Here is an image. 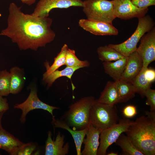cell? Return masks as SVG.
I'll use <instances>...</instances> for the list:
<instances>
[{"label":"cell","instance_id":"obj_27","mask_svg":"<svg viewBox=\"0 0 155 155\" xmlns=\"http://www.w3.org/2000/svg\"><path fill=\"white\" fill-rule=\"evenodd\" d=\"M65 65L66 67L81 68L89 66L90 63L87 60H80L76 56L75 51L68 48L66 56Z\"/></svg>","mask_w":155,"mask_h":155},{"label":"cell","instance_id":"obj_6","mask_svg":"<svg viewBox=\"0 0 155 155\" xmlns=\"http://www.w3.org/2000/svg\"><path fill=\"white\" fill-rule=\"evenodd\" d=\"M83 11L87 19L112 24L116 18L112 1L108 0H85Z\"/></svg>","mask_w":155,"mask_h":155},{"label":"cell","instance_id":"obj_12","mask_svg":"<svg viewBox=\"0 0 155 155\" xmlns=\"http://www.w3.org/2000/svg\"><path fill=\"white\" fill-rule=\"evenodd\" d=\"M79 26L84 30L96 35H117L118 30L108 23L82 19L78 22Z\"/></svg>","mask_w":155,"mask_h":155},{"label":"cell","instance_id":"obj_30","mask_svg":"<svg viewBox=\"0 0 155 155\" xmlns=\"http://www.w3.org/2000/svg\"><path fill=\"white\" fill-rule=\"evenodd\" d=\"M145 96L146 98V104L150 106V111L155 112V90L149 88L146 91Z\"/></svg>","mask_w":155,"mask_h":155},{"label":"cell","instance_id":"obj_38","mask_svg":"<svg viewBox=\"0 0 155 155\" xmlns=\"http://www.w3.org/2000/svg\"><path fill=\"white\" fill-rule=\"evenodd\" d=\"M108 155H118V153L117 152H111L106 154Z\"/></svg>","mask_w":155,"mask_h":155},{"label":"cell","instance_id":"obj_39","mask_svg":"<svg viewBox=\"0 0 155 155\" xmlns=\"http://www.w3.org/2000/svg\"><path fill=\"white\" fill-rule=\"evenodd\" d=\"M131 0L132 1V0Z\"/></svg>","mask_w":155,"mask_h":155},{"label":"cell","instance_id":"obj_1","mask_svg":"<svg viewBox=\"0 0 155 155\" xmlns=\"http://www.w3.org/2000/svg\"><path fill=\"white\" fill-rule=\"evenodd\" d=\"M7 26L0 32L16 44L19 49L36 51L54 39L56 34L51 26L52 19L25 14L14 3L10 4Z\"/></svg>","mask_w":155,"mask_h":155},{"label":"cell","instance_id":"obj_31","mask_svg":"<svg viewBox=\"0 0 155 155\" xmlns=\"http://www.w3.org/2000/svg\"><path fill=\"white\" fill-rule=\"evenodd\" d=\"M131 1L134 5L140 9L146 8L155 5V0H134Z\"/></svg>","mask_w":155,"mask_h":155},{"label":"cell","instance_id":"obj_11","mask_svg":"<svg viewBox=\"0 0 155 155\" xmlns=\"http://www.w3.org/2000/svg\"><path fill=\"white\" fill-rule=\"evenodd\" d=\"M140 44L136 51L141 57L143 67L147 68L149 65L155 60V27L140 39Z\"/></svg>","mask_w":155,"mask_h":155},{"label":"cell","instance_id":"obj_21","mask_svg":"<svg viewBox=\"0 0 155 155\" xmlns=\"http://www.w3.org/2000/svg\"><path fill=\"white\" fill-rule=\"evenodd\" d=\"M80 69L78 67H66L61 70H57L48 74L44 72L43 74L42 80L47 84L48 88L51 86L55 80L62 77H66L71 82V77L74 72Z\"/></svg>","mask_w":155,"mask_h":155},{"label":"cell","instance_id":"obj_28","mask_svg":"<svg viewBox=\"0 0 155 155\" xmlns=\"http://www.w3.org/2000/svg\"><path fill=\"white\" fill-rule=\"evenodd\" d=\"M10 77L6 69L0 71V96H7L10 94Z\"/></svg>","mask_w":155,"mask_h":155},{"label":"cell","instance_id":"obj_32","mask_svg":"<svg viewBox=\"0 0 155 155\" xmlns=\"http://www.w3.org/2000/svg\"><path fill=\"white\" fill-rule=\"evenodd\" d=\"M124 116L127 118L133 117L137 114L136 106L132 105H129L125 107L123 110Z\"/></svg>","mask_w":155,"mask_h":155},{"label":"cell","instance_id":"obj_23","mask_svg":"<svg viewBox=\"0 0 155 155\" xmlns=\"http://www.w3.org/2000/svg\"><path fill=\"white\" fill-rule=\"evenodd\" d=\"M97 52L99 59L102 62L115 61L125 57L108 45L98 47Z\"/></svg>","mask_w":155,"mask_h":155},{"label":"cell","instance_id":"obj_2","mask_svg":"<svg viewBox=\"0 0 155 155\" xmlns=\"http://www.w3.org/2000/svg\"><path fill=\"white\" fill-rule=\"evenodd\" d=\"M125 133L144 155L155 154V122L142 116L137 118Z\"/></svg>","mask_w":155,"mask_h":155},{"label":"cell","instance_id":"obj_10","mask_svg":"<svg viewBox=\"0 0 155 155\" xmlns=\"http://www.w3.org/2000/svg\"><path fill=\"white\" fill-rule=\"evenodd\" d=\"M114 14L115 18L127 20L134 18L143 17L147 13L148 8H138L131 2V0H113Z\"/></svg>","mask_w":155,"mask_h":155},{"label":"cell","instance_id":"obj_22","mask_svg":"<svg viewBox=\"0 0 155 155\" xmlns=\"http://www.w3.org/2000/svg\"><path fill=\"white\" fill-rule=\"evenodd\" d=\"M115 82L121 102L134 97L136 91L131 82L120 80Z\"/></svg>","mask_w":155,"mask_h":155},{"label":"cell","instance_id":"obj_5","mask_svg":"<svg viewBox=\"0 0 155 155\" xmlns=\"http://www.w3.org/2000/svg\"><path fill=\"white\" fill-rule=\"evenodd\" d=\"M136 30L131 36L124 42L118 44H109V46L115 49L125 57L136 50L137 46L141 37L151 30L155 25L153 19L149 15L138 18Z\"/></svg>","mask_w":155,"mask_h":155},{"label":"cell","instance_id":"obj_33","mask_svg":"<svg viewBox=\"0 0 155 155\" xmlns=\"http://www.w3.org/2000/svg\"><path fill=\"white\" fill-rule=\"evenodd\" d=\"M146 78L150 83H152L155 80V71L152 68L148 67L145 69L144 72Z\"/></svg>","mask_w":155,"mask_h":155},{"label":"cell","instance_id":"obj_25","mask_svg":"<svg viewBox=\"0 0 155 155\" xmlns=\"http://www.w3.org/2000/svg\"><path fill=\"white\" fill-rule=\"evenodd\" d=\"M146 68L143 67L139 73L131 81L136 93L142 97L145 96L146 91L150 88L151 84L145 77L144 72Z\"/></svg>","mask_w":155,"mask_h":155},{"label":"cell","instance_id":"obj_4","mask_svg":"<svg viewBox=\"0 0 155 155\" xmlns=\"http://www.w3.org/2000/svg\"><path fill=\"white\" fill-rule=\"evenodd\" d=\"M119 119L115 105H109L95 100L90 110V124L101 131L116 124Z\"/></svg>","mask_w":155,"mask_h":155},{"label":"cell","instance_id":"obj_16","mask_svg":"<svg viewBox=\"0 0 155 155\" xmlns=\"http://www.w3.org/2000/svg\"><path fill=\"white\" fill-rule=\"evenodd\" d=\"M52 123L55 127L60 128L67 130L72 136L75 145L77 154L82 155L81 147L83 140L88 131L89 127L84 129L75 130L71 129L63 120L52 117Z\"/></svg>","mask_w":155,"mask_h":155},{"label":"cell","instance_id":"obj_13","mask_svg":"<svg viewBox=\"0 0 155 155\" xmlns=\"http://www.w3.org/2000/svg\"><path fill=\"white\" fill-rule=\"evenodd\" d=\"M51 131L48 133V137L45 143V155H65L68 154L69 148V142L64 144L65 136L58 133L55 140L51 138Z\"/></svg>","mask_w":155,"mask_h":155},{"label":"cell","instance_id":"obj_20","mask_svg":"<svg viewBox=\"0 0 155 155\" xmlns=\"http://www.w3.org/2000/svg\"><path fill=\"white\" fill-rule=\"evenodd\" d=\"M9 73L10 94H18L22 89L25 82L26 79L24 71L23 69L15 66L10 69Z\"/></svg>","mask_w":155,"mask_h":155},{"label":"cell","instance_id":"obj_26","mask_svg":"<svg viewBox=\"0 0 155 155\" xmlns=\"http://www.w3.org/2000/svg\"><path fill=\"white\" fill-rule=\"evenodd\" d=\"M68 48L67 45L64 44L61 48L60 52L58 53L54 59L53 64L51 66L48 61L44 63L46 71L45 72L49 74L57 70L61 66L65 65L66 56Z\"/></svg>","mask_w":155,"mask_h":155},{"label":"cell","instance_id":"obj_14","mask_svg":"<svg viewBox=\"0 0 155 155\" xmlns=\"http://www.w3.org/2000/svg\"><path fill=\"white\" fill-rule=\"evenodd\" d=\"M127 57V63L120 80L131 82L142 69L143 61L136 51Z\"/></svg>","mask_w":155,"mask_h":155},{"label":"cell","instance_id":"obj_15","mask_svg":"<svg viewBox=\"0 0 155 155\" xmlns=\"http://www.w3.org/2000/svg\"><path fill=\"white\" fill-rule=\"evenodd\" d=\"M100 132V130L90 124L86 134V137L83 140L84 146L81 152L82 155H97L100 145L99 140Z\"/></svg>","mask_w":155,"mask_h":155},{"label":"cell","instance_id":"obj_34","mask_svg":"<svg viewBox=\"0 0 155 155\" xmlns=\"http://www.w3.org/2000/svg\"><path fill=\"white\" fill-rule=\"evenodd\" d=\"M9 108V104L7 99L0 96V112L6 111Z\"/></svg>","mask_w":155,"mask_h":155},{"label":"cell","instance_id":"obj_18","mask_svg":"<svg viewBox=\"0 0 155 155\" xmlns=\"http://www.w3.org/2000/svg\"><path fill=\"white\" fill-rule=\"evenodd\" d=\"M96 100L99 102L111 106L121 102L116 82L108 81L99 98Z\"/></svg>","mask_w":155,"mask_h":155},{"label":"cell","instance_id":"obj_9","mask_svg":"<svg viewBox=\"0 0 155 155\" xmlns=\"http://www.w3.org/2000/svg\"><path fill=\"white\" fill-rule=\"evenodd\" d=\"M83 6L82 0H39L32 14L40 17H49V12L53 9Z\"/></svg>","mask_w":155,"mask_h":155},{"label":"cell","instance_id":"obj_17","mask_svg":"<svg viewBox=\"0 0 155 155\" xmlns=\"http://www.w3.org/2000/svg\"><path fill=\"white\" fill-rule=\"evenodd\" d=\"M24 144L2 127L0 129V149L5 150L10 155H16Z\"/></svg>","mask_w":155,"mask_h":155},{"label":"cell","instance_id":"obj_3","mask_svg":"<svg viewBox=\"0 0 155 155\" xmlns=\"http://www.w3.org/2000/svg\"><path fill=\"white\" fill-rule=\"evenodd\" d=\"M95 100L93 96L80 98L69 106L68 110L61 119L74 130H82L88 127L90 124V110Z\"/></svg>","mask_w":155,"mask_h":155},{"label":"cell","instance_id":"obj_35","mask_svg":"<svg viewBox=\"0 0 155 155\" xmlns=\"http://www.w3.org/2000/svg\"><path fill=\"white\" fill-rule=\"evenodd\" d=\"M145 114L151 119L155 122V112L145 111Z\"/></svg>","mask_w":155,"mask_h":155},{"label":"cell","instance_id":"obj_37","mask_svg":"<svg viewBox=\"0 0 155 155\" xmlns=\"http://www.w3.org/2000/svg\"><path fill=\"white\" fill-rule=\"evenodd\" d=\"M5 111H2L0 112V129L2 127L1 125V120L4 113Z\"/></svg>","mask_w":155,"mask_h":155},{"label":"cell","instance_id":"obj_19","mask_svg":"<svg viewBox=\"0 0 155 155\" xmlns=\"http://www.w3.org/2000/svg\"><path fill=\"white\" fill-rule=\"evenodd\" d=\"M112 61L103 62L102 65L106 73L117 82L121 79L127 61V57Z\"/></svg>","mask_w":155,"mask_h":155},{"label":"cell","instance_id":"obj_40","mask_svg":"<svg viewBox=\"0 0 155 155\" xmlns=\"http://www.w3.org/2000/svg\"></svg>","mask_w":155,"mask_h":155},{"label":"cell","instance_id":"obj_36","mask_svg":"<svg viewBox=\"0 0 155 155\" xmlns=\"http://www.w3.org/2000/svg\"><path fill=\"white\" fill-rule=\"evenodd\" d=\"M22 3L30 6L34 4L36 0H20Z\"/></svg>","mask_w":155,"mask_h":155},{"label":"cell","instance_id":"obj_24","mask_svg":"<svg viewBox=\"0 0 155 155\" xmlns=\"http://www.w3.org/2000/svg\"><path fill=\"white\" fill-rule=\"evenodd\" d=\"M116 145L119 146L122 150L123 154L126 155H144L133 145L128 137L122 133L115 142Z\"/></svg>","mask_w":155,"mask_h":155},{"label":"cell","instance_id":"obj_29","mask_svg":"<svg viewBox=\"0 0 155 155\" xmlns=\"http://www.w3.org/2000/svg\"><path fill=\"white\" fill-rule=\"evenodd\" d=\"M36 148V146L33 143H24L19 148L16 155H31L35 150Z\"/></svg>","mask_w":155,"mask_h":155},{"label":"cell","instance_id":"obj_7","mask_svg":"<svg viewBox=\"0 0 155 155\" xmlns=\"http://www.w3.org/2000/svg\"><path fill=\"white\" fill-rule=\"evenodd\" d=\"M134 121L125 118L119 119L118 122L113 126L100 132V142L97 155H106L108 147L115 143L120 135L125 132Z\"/></svg>","mask_w":155,"mask_h":155},{"label":"cell","instance_id":"obj_8","mask_svg":"<svg viewBox=\"0 0 155 155\" xmlns=\"http://www.w3.org/2000/svg\"><path fill=\"white\" fill-rule=\"evenodd\" d=\"M14 107L21 110L22 113L20 119L22 123H24L26 121V117L28 113L30 111L36 109H40L46 111L50 113L52 117H55L53 111L55 109L59 108L51 106L46 104L40 100L38 97L37 90L35 87L30 88V92L27 99L23 102L16 104Z\"/></svg>","mask_w":155,"mask_h":155}]
</instances>
